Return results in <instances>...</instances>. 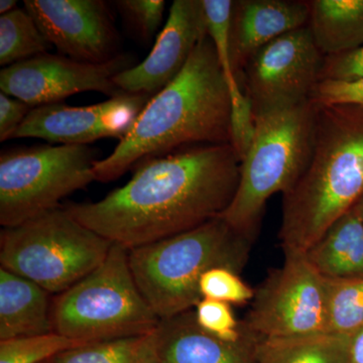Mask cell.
Returning <instances> with one entry per match:
<instances>
[{
    "label": "cell",
    "instance_id": "1",
    "mask_svg": "<svg viewBox=\"0 0 363 363\" xmlns=\"http://www.w3.org/2000/svg\"><path fill=\"white\" fill-rule=\"evenodd\" d=\"M240 176L233 145H198L143 160L123 187L100 201L64 207L83 225L131 250L220 217Z\"/></svg>",
    "mask_w": 363,
    "mask_h": 363
},
{
    "label": "cell",
    "instance_id": "2",
    "mask_svg": "<svg viewBox=\"0 0 363 363\" xmlns=\"http://www.w3.org/2000/svg\"><path fill=\"white\" fill-rule=\"evenodd\" d=\"M231 145V99L213 43L205 38L187 65L150 97L111 156L95 162V181L111 182L150 157L198 145Z\"/></svg>",
    "mask_w": 363,
    "mask_h": 363
},
{
    "label": "cell",
    "instance_id": "3",
    "mask_svg": "<svg viewBox=\"0 0 363 363\" xmlns=\"http://www.w3.org/2000/svg\"><path fill=\"white\" fill-rule=\"evenodd\" d=\"M363 195V107L317 105L311 160L283 195L284 255H306Z\"/></svg>",
    "mask_w": 363,
    "mask_h": 363
},
{
    "label": "cell",
    "instance_id": "4",
    "mask_svg": "<svg viewBox=\"0 0 363 363\" xmlns=\"http://www.w3.org/2000/svg\"><path fill=\"white\" fill-rule=\"evenodd\" d=\"M253 241L221 217L186 233L130 250V266L143 297L161 320L194 309L203 274L214 267L240 274Z\"/></svg>",
    "mask_w": 363,
    "mask_h": 363
},
{
    "label": "cell",
    "instance_id": "5",
    "mask_svg": "<svg viewBox=\"0 0 363 363\" xmlns=\"http://www.w3.org/2000/svg\"><path fill=\"white\" fill-rule=\"evenodd\" d=\"M317 105L312 101L255 116V133L240 162V183L221 218L255 242L264 209L292 190L311 160Z\"/></svg>",
    "mask_w": 363,
    "mask_h": 363
},
{
    "label": "cell",
    "instance_id": "6",
    "mask_svg": "<svg viewBox=\"0 0 363 363\" xmlns=\"http://www.w3.org/2000/svg\"><path fill=\"white\" fill-rule=\"evenodd\" d=\"M54 331L80 344L152 333L161 319L143 297L130 266V250L113 243L97 269L52 306Z\"/></svg>",
    "mask_w": 363,
    "mask_h": 363
},
{
    "label": "cell",
    "instance_id": "7",
    "mask_svg": "<svg viewBox=\"0 0 363 363\" xmlns=\"http://www.w3.org/2000/svg\"><path fill=\"white\" fill-rule=\"evenodd\" d=\"M112 245L62 206L21 225L2 229L0 264L59 295L97 269Z\"/></svg>",
    "mask_w": 363,
    "mask_h": 363
},
{
    "label": "cell",
    "instance_id": "8",
    "mask_svg": "<svg viewBox=\"0 0 363 363\" xmlns=\"http://www.w3.org/2000/svg\"><path fill=\"white\" fill-rule=\"evenodd\" d=\"M98 152L89 145H35L0 154V224L16 227L61 208L95 181Z\"/></svg>",
    "mask_w": 363,
    "mask_h": 363
},
{
    "label": "cell",
    "instance_id": "9",
    "mask_svg": "<svg viewBox=\"0 0 363 363\" xmlns=\"http://www.w3.org/2000/svg\"><path fill=\"white\" fill-rule=\"evenodd\" d=\"M242 323L259 338L327 332V286L306 255H285L255 289Z\"/></svg>",
    "mask_w": 363,
    "mask_h": 363
},
{
    "label": "cell",
    "instance_id": "10",
    "mask_svg": "<svg viewBox=\"0 0 363 363\" xmlns=\"http://www.w3.org/2000/svg\"><path fill=\"white\" fill-rule=\"evenodd\" d=\"M325 56L308 26L264 45L248 62L240 78L253 114L288 108L309 101L321 80Z\"/></svg>",
    "mask_w": 363,
    "mask_h": 363
},
{
    "label": "cell",
    "instance_id": "11",
    "mask_svg": "<svg viewBox=\"0 0 363 363\" xmlns=\"http://www.w3.org/2000/svg\"><path fill=\"white\" fill-rule=\"evenodd\" d=\"M138 64L131 54L105 63H85L45 52L0 71V89L30 107L59 104L79 93L95 91L109 98L125 94L114 78Z\"/></svg>",
    "mask_w": 363,
    "mask_h": 363
},
{
    "label": "cell",
    "instance_id": "12",
    "mask_svg": "<svg viewBox=\"0 0 363 363\" xmlns=\"http://www.w3.org/2000/svg\"><path fill=\"white\" fill-rule=\"evenodd\" d=\"M150 99L123 94L88 106L59 102L33 108L13 138H40L59 145H88L101 138L123 140Z\"/></svg>",
    "mask_w": 363,
    "mask_h": 363
},
{
    "label": "cell",
    "instance_id": "13",
    "mask_svg": "<svg viewBox=\"0 0 363 363\" xmlns=\"http://www.w3.org/2000/svg\"><path fill=\"white\" fill-rule=\"evenodd\" d=\"M26 11L59 55L105 63L119 55V35L101 0H26Z\"/></svg>",
    "mask_w": 363,
    "mask_h": 363
},
{
    "label": "cell",
    "instance_id": "14",
    "mask_svg": "<svg viewBox=\"0 0 363 363\" xmlns=\"http://www.w3.org/2000/svg\"><path fill=\"white\" fill-rule=\"evenodd\" d=\"M207 35L202 0H175L149 56L117 75L114 83L125 94L154 96L181 73Z\"/></svg>",
    "mask_w": 363,
    "mask_h": 363
},
{
    "label": "cell",
    "instance_id": "15",
    "mask_svg": "<svg viewBox=\"0 0 363 363\" xmlns=\"http://www.w3.org/2000/svg\"><path fill=\"white\" fill-rule=\"evenodd\" d=\"M309 21L307 0H235L231 16L230 48L240 80L250 59L264 45Z\"/></svg>",
    "mask_w": 363,
    "mask_h": 363
},
{
    "label": "cell",
    "instance_id": "16",
    "mask_svg": "<svg viewBox=\"0 0 363 363\" xmlns=\"http://www.w3.org/2000/svg\"><path fill=\"white\" fill-rule=\"evenodd\" d=\"M157 363H257L260 338L250 331L238 341H226L205 331L194 309L161 320L155 331Z\"/></svg>",
    "mask_w": 363,
    "mask_h": 363
},
{
    "label": "cell",
    "instance_id": "17",
    "mask_svg": "<svg viewBox=\"0 0 363 363\" xmlns=\"http://www.w3.org/2000/svg\"><path fill=\"white\" fill-rule=\"evenodd\" d=\"M50 293L0 267V341L54 331Z\"/></svg>",
    "mask_w": 363,
    "mask_h": 363
},
{
    "label": "cell",
    "instance_id": "18",
    "mask_svg": "<svg viewBox=\"0 0 363 363\" xmlns=\"http://www.w3.org/2000/svg\"><path fill=\"white\" fill-rule=\"evenodd\" d=\"M306 257L324 278L363 276V216L357 205L327 229Z\"/></svg>",
    "mask_w": 363,
    "mask_h": 363
},
{
    "label": "cell",
    "instance_id": "19",
    "mask_svg": "<svg viewBox=\"0 0 363 363\" xmlns=\"http://www.w3.org/2000/svg\"><path fill=\"white\" fill-rule=\"evenodd\" d=\"M308 28L324 56L363 45V0H307Z\"/></svg>",
    "mask_w": 363,
    "mask_h": 363
},
{
    "label": "cell",
    "instance_id": "20",
    "mask_svg": "<svg viewBox=\"0 0 363 363\" xmlns=\"http://www.w3.org/2000/svg\"><path fill=\"white\" fill-rule=\"evenodd\" d=\"M350 335L321 332L293 337L260 338L257 363H350Z\"/></svg>",
    "mask_w": 363,
    "mask_h": 363
},
{
    "label": "cell",
    "instance_id": "21",
    "mask_svg": "<svg viewBox=\"0 0 363 363\" xmlns=\"http://www.w3.org/2000/svg\"><path fill=\"white\" fill-rule=\"evenodd\" d=\"M155 331L138 337L82 344L59 353L50 363H157Z\"/></svg>",
    "mask_w": 363,
    "mask_h": 363
},
{
    "label": "cell",
    "instance_id": "22",
    "mask_svg": "<svg viewBox=\"0 0 363 363\" xmlns=\"http://www.w3.org/2000/svg\"><path fill=\"white\" fill-rule=\"evenodd\" d=\"M51 47L26 9L0 16V65L4 68L45 54Z\"/></svg>",
    "mask_w": 363,
    "mask_h": 363
},
{
    "label": "cell",
    "instance_id": "23",
    "mask_svg": "<svg viewBox=\"0 0 363 363\" xmlns=\"http://www.w3.org/2000/svg\"><path fill=\"white\" fill-rule=\"evenodd\" d=\"M327 332L351 335L363 326V276L327 279Z\"/></svg>",
    "mask_w": 363,
    "mask_h": 363
},
{
    "label": "cell",
    "instance_id": "24",
    "mask_svg": "<svg viewBox=\"0 0 363 363\" xmlns=\"http://www.w3.org/2000/svg\"><path fill=\"white\" fill-rule=\"evenodd\" d=\"M208 37L213 43L222 70L225 75L230 99L243 96L245 91L233 70L230 33L233 0H202Z\"/></svg>",
    "mask_w": 363,
    "mask_h": 363
},
{
    "label": "cell",
    "instance_id": "25",
    "mask_svg": "<svg viewBox=\"0 0 363 363\" xmlns=\"http://www.w3.org/2000/svg\"><path fill=\"white\" fill-rule=\"evenodd\" d=\"M82 344L57 333L0 341V363H43Z\"/></svg>",
    "mask_w": 363,
    "mask_h": 363
},
{
    "label": "cell",
    "instance_id": "26",
    "mask_svg": "<svg viewBox=\"0 0 363 363\" xmlns=\"http://www.w3.org/2000/svg\"><path fill=\"white\" fill-rule=\"evenodd\" d=\"M201 297L230 305L252 302L255 289L248 286L238 272L226 267H214L203 274L199 283Z\"/></svg>",
    "mask_w": 363,
    "mask_h": 363
},
{
    "label": "cell",
    "instance_id": "27",
    "mask_svg": "<svg viewBox=\"0 0 363 363\" xmlns=\"http://www.w3.org/2000/svg\"><path fill=\"white\" fill-rule=\"evenodd\" d=\"M196 321L205 331L226 341H238L250 333L238 321L230 304L203 298L194 308Z\"/></svg>",
    "mask_w": 363,
    "mask_h": 363
},
{
    "label": "cell",
    "instance_id": "28",
    "mask_svg": "<svg viewBox=\"0 0 363 363\" xmlns=\"http://www.w3.org/2000/svg\"><path fill=\"white\" fill-rule=\"evenodd\" d=\"M121 18L143 43L154 39L164 18V0H118L114 1Z\"/></svg>",
    "mask_w": 363,
    "mask_h": 363
},
{
    "label": "cell",
    "instance_id": "29",
    "mask_svg": "<svg viewBox=\"0 0 363 363\" xmlns=\"http://www.w3.org/2000/svg\"><path fill=\"white\" fill-rule=\"evenodd\" d=\"M310 101L316 105H354L363 107V77L352 80H322Z\"/></svg>",
    "mask_w": 363,
    "mask_h": 363
},
{
    "label": "cell",
    "instance_id": "30",
    "mask_svg": "<svg viewBox=\"0 0 363 363\" xmlns=\"http://www.w3.org/2000/svg\"><path fill=\"white\" fill-rule=\"evenodd\" d=\"M363 77V45L353 51L325 56L321 80H352Z\"/></svg>",
    "mask_w": 363,
    "mask_h": 363
},
{
    "label": "cell",
    "instance_id": "31",
    "mask_svg": "<svg viewBox=\"0 0 363 363\" xmlns=\"http://www.w3.org/2000/svg\"><path fill=\"white\" fill-rule=\"evenodd\" d=\"M33 107L20 99L0 93V142L13 140Z\"/></svg>",
    "mask_w": 363,
    "mask_h": 363
},
{
    "label": "cell",
    "instance_id": "32",
    "mask_svg": "<svg viewBox=\"0 0 363 363\" xmlns=\"http://www.w3.org/2000/svg\"><path fill=\"white\" fill-rule=\"evenodd\" d=\"M350 363H363V326L350 335Z\"/></svg>",
    "mask_w": 363,
    "mask_h": 363
},
{
    "label": "cell",
    "instance_id": "33",
    "mask_svg": "<svg viewBox=\"0 0 363 363\" xmlns=\"http://www.w3.org/2000/svg\"><path fill=\"white\" fill-rule=\"evenodd\" d=\"M16 6H18V1L16 0H1L0 1V14L4 16V14L16 11L18 9Z\"/></svg>",
    "mask_w": 363,
    "mask_h": 363
},
{
    "label": "cell",
    "instance_id": "34",
    "mask_svg": "<svg viewBox=\"0 0 363 363\" xmlns=\"http://www.w3.org/2000/svg\"><path fill=\"white\" fill-rule=\"evenodd\" d=\"M355 205H357L358 210H359L360 213H362L363 216V195L362 197L360 198L359 200H358V202Z\"/></svg>",
    "mask_w": 363,
    "mask_h": 363
},
{
    "label": "cell",
    "instance_id": "35",
    "mask_svg": "<svg viewBox=\"0 0 363 363\" xmlns=\"http://www.w3.org/2000/svg\"><path fill=\"white\" fill-rule=\"evenodd\" d=\"M50 360H51V359H50ZM50 360H48V362H43V363H50Z\"/></svg>",
    "mask_w": 363,
    "mask_h": 363
}]
</instances>
